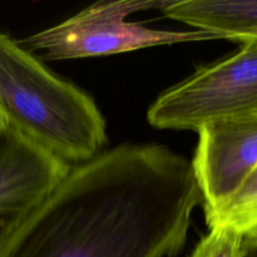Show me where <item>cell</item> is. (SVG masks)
Wrapping results in <instances>:
<instances>
[{"instance_id":"obj_3","label":"cell","mask_w":257,"mask_h":257,"mask_svg":"<svg viewBox=\"0 0 257 257\" xmlns=\"http://www.w3.org/2000/svg\"><path fill=\"white\" fill-rule=\"evenodd\" d=\"M172 0H119L95 3L60 24L40 30L20 45L40 50L48 60L80 59L133 52L158 45L216 39L203 30L151 29L127 18L137 12H162Z\"/></svg>"},{"instance_id":"obj_10","label":"cell","mask_w":257,"mask_h":257,"mask_svg":"<svg viewBox=\"0 0 257 257\" xmlns=\"http://www.w3.org/2000/svg\"><path fill=\"white\" fill-rule=\"evenodd\" d=\"M240 257H257V228L242 235Z\"/></svg>"},{"instance_id":"obj_5","label":"cell","mask_w":257,"mask_h":257,"mask_svg":"<svg viewBox=\"0 0 257 257\" xmlns=\"http://www.w3.org/2000/svg\"><path fill=\"white\" fill-rule=\"evenodd\" d=\"M191 161L205 216L225 205L257 166V114L201 125Z\"/></svg>"},{"instance_id":"obj_6","label":"cell","mask_w":257,"mask_h":257,"mask_svg":"<svg viewBox=\"0 0 257 257\" xmlns=\"http://www.w3.org/2000/svg\"><path fill=\"white\" fill-rule=\"evenodd\" d=\"M72 166L8 127L0 137V246Z\"/></svg>"},{"instance_id":"obj_7","label":"cell","mask_w":257,"mask_h":257,"mask_svg":"<svg viewBox=\"0 0 257 257\" xmlns=\"http://www.w3.org/2000/svg\"><path fill=\"white\" fill-rule=\"evenodd\" d=\"M162 12L216 39L257 42V0H172Z\"/></svg>"},{"instance_id":"obj_11","label":"cell","mask_w":257,"mask_h":257,"mask_svg":"<svg viewBox=\"0 0 257 257\" xmlns=\"http://www.w3.org/2000/svg\"><path fill=\"white\" fill-rule=\"evenodd\" d=\"M7 128H8L7 122H5L4 117H3V115L0 114V137H2V136L4 135V132H5V131H7Z\"/></svg>"},{"instance_id":"obj_2","label":"cell","mask_w":257,"mask_h":257,"mask_svg":"<svg viewBox=\"0 0 257 257\" xmlns=\"http://www.w3.org/2000/svg\"><path fill=\"white\" fill-rule=\"evenodd\" d=\"M0 114L8 127L68 165L92 160L107 143L94 99L53 74L38 58L0 33Z\"/></svg>"},{"instance_id":"obj_4","label":"cell","mask_w":257,"mask_h":257,"mask_svg":"<svg viewBox=\"0 0 257 257\" xmlns=\"http://www.w3.org/2000/svg\"><path fill=\"white\" fill-rule=\"evenodd\" d=\"M256 114L257 42H251L165 90L148 108L147 119L160 130L197 131L212 120Z\"/></svg>"},{"instance_id":"obj_1","label":"cell","mask_w":257,"mask_h":257,"mask_svg":"<svg viewBox=\"0 0 257 257\" xmlns=\"http://www.w3.org/2000/svg\"><path fill=\"white\" fill-rule=\"evenodd\" d=\"M202 203L191 161L122 145L68 175L0 246V257H175Z\"/></svg>"},{"instance_id":"obj_8","label":"cell","mask_w":257,"mask_h":257,"mask_svg":"<svg viewBox=\"0 0 257 257\" xmlns=\"http://www.w3.org/2000/svg\"><path fill=\"white\" fill-rule=\"evenodd\" d=\"M208 228L227 226L240 233L257 228V166L240 190L218 210L205 216Z\"/></svg>"},{"instance_id":"obj_9","label":"cell","mask_w":257,"mask_h":257,"mask_svg":"<svg viewBox=\"0 0 257 257\" xmlns=\"http://www.w3.org/2000/svg\"><path fill=\"white\" fill-rule=\"evenodd\" d=\"M242 235L227 226L210 228L190 257H240Z\"/></svg>"}]
</instances>
